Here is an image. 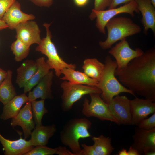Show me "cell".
I'll return each instance as SVG.
<instances>
[{
  "mask_svg": "<svg viewBox=\"0 0 155 155\" xmlns=\"http://www.w3.org/2000/svg\"><path fill=\"white\" fill-rule=\"evenodd\" d=\"M148 99H142L136 97L130 100L131 115V125H137L139 122L147 118L150 114L155 113V103Z\"/></svg>",
  "mask_w": 155,
  "mask_h": 155,
  "instance_id": "4fadbf2b",
  "label": "cell"
},
{
  "mask_svg": "<svg viewBox=\"0 0 155 155\" xmlns=\"http://www.w3.org/2000/svg\"><path fill=\"white\" fill-rule=\"evenodd\" d=\"M56 148H53L46 146H39L34 147L24 155H52L56 154Z\"/></svg>",
  "mask_w": 155,
  "mask_h": 155,
  "instance_id": "f1b7e54d",
  "label": "cell"
},
{
  "mask_svg": "<svg viewBox=\"0 0 155 155\" xmlns=\"http://www.w3.org/2000/svg\"><path fill=\"white\" fill-rule=\"evenodd\" d=\"M28 101L26 93L16 95L3 105L0 119L5 120L15 117L20 111L22 105Z\"/></svg>",
  "mask_w": 155,
  "mask_h": 155,
  "instance_id": "ffe728a7",
  "label": "cell"
},
{
  "mask_svg": "<svg viewBox=\"0 0 155 155\" xmlns=\"http://www.w3.org/2000/svg\"><path fill=\"white\" fill-rule=\"evenodd\" d=\"M53 76V71H50L37 84L33 90L29 92L28 101L31 102L39 98L45 100L52 99L51 88Z\"/></svg>",
  "mask_w": 155,
  "mask_h": 155,
  "instance_id": "ac0fdd59",
  "label": "cell"
},
{
  "mask_svg": "<svg viewBox=\"0 0 155 155\" xmlns=\"http://www.w3.org/2000/svg\"><path fill=\"white\" fill-rule=\"evenodd\" d=\"M61 73L64 76L60 79L68 80L71 83L96 86L98 85V82L85 73L76 71L74 69L69 68H64L61 70Z\"/></svg>",
  "mask_w": 155,
  "mask_h": 155,
  "instance_id": "603a6c76",
  "label": "cell"
},
{
  "mask_svg": "<svg viewBox=\"0 0 155 155\" xmlns=\"http://www.w3.org/2000/svg\"><path fill=\"white\" fill-rule=\"evenodd\" d=\"M137 126L140 128L149 130L155 128V113L150 117L140 121Z\"/></svg>",
  "mask_w": 155,
  "mask_h": 155,
  "instance_id": "f546056e",
  "label": "cell"
},
{
  "mask_svg": "<svg viewBox=\"0 0 155 155\" xmlns=\"http://www.w3.org/2000/svg\"><path fill=\"white\" fill-rule=\"evenodd\" d=\"M108 35L105 40L99 44L104 50L110 49L117 41L139 33L141 28L130 18L123 16L113 18L106 24Z\"/></svg>",
  "mask_w": 155,
  "mask_h": 155,
  "instance_id": "3957f363",
  "label": "cell"
},
{
  "mask_svg": "<svg viewBox=\"0 0 155 155\" xmlns=\"http://www.w3.org/2000/svg\"><path fill=\"white\" fill-rule=\"evenodd\" d=\"M81 149L79 155H98L93 145L89 146L85 144H81Z\"/></svg>",
  "mask_w": 155,
  "mask_h": 155,
  "instance_id": "d6a6232c",
  "label": "cell"
},
{
  "mask_svg": "<svg viewBox=\"0 0 155 155\" xmlns=\"http://www.w3.org/2000/svg\"><path fill=\"white\" fill-rule=\"evenodd\" d=\"M57 149L56 154L59 155H74V154L66 147L59 146L56 148Z\"/></svg>",
  "mask_w": 155,
  "mask_h": 155,
  "instance_id": "e575fe53",
  "label": "cell"
},
{
  "mask_svg": "<svg viewBox=\"0 0 155 155\" xmlns=\"http://www.w3.org/2000/svg\"><path fill=\"white\" fill-rule=\"evenodd\" d=\"M137 9L142 15L141 22L144 26V32L147 35L149 29L153 32L155 36V7L150 0H135Z\"/></svg>",
  "mask_w": 155,
  "mask_h": 155,
  "instance_id": "2e32d148",
  "label": "cell"
},
{
  "mask_svg": "<svg viewBox=\"0 0 155 155\" xmlns=\"http://www.w3.org/2000/svg\"><path fill=\"white\" fill-rule=\"evenodd\" d=\"M75 4L78 6L82 7L86 5L89 0H73Z\"/></svg>",
  "mask_w": 155,
  "mask_h": 155,
  "instance_id": "8d00e7d4",
  "label": "cell"
},
{
  "mask_svg": "<svg viewBox=\"0 0 155 155\" xmlns=\"http://www.w3.org/2000/svg\"><path fill=\"white\" fill-rule=\"evenodd\" d=\"M13 127L20 126L23 130L24 139L28 138L30 135L32 131L35 127L33 120L31 102L28 101L14 117L12 118L11 123Z\"/></svg>",
  "mask_w": 155,
  "mask_h": 155,
  "instance_id": "5bb4252c",
  "label": "cell"
},
{
  "mask_svg": "<svg viewBox=\"0 0 155 155\" xmlns=\"http://www.w3.org/2000/svg\"><path fill=\"white\" fill-rule=\"evenodd\" d=\"M35 18L34 15L22 11L20 3L16 1L5 13L1 20L6 23L8 28L13 30L19 24Z\"/></svg>",
  "mask_w": 155,
  "mask_h": 155,
  "instance_id": "9a60e30c",
  "label": "cell"
},
{
  "mask_svg": "<svg viewBox=\"0 0 155 155\" xmlns=\"http://www.w3.org/2000/svg\"><path fill=\"white\" fill-rule=\"evenodd\" d=\"M93 145L98 155H110L114 150L111 144V139L102 135L99 137H92Z\"/></svg>",
  "mask_w": 155,
  "mask_h": 155,
  "instance_id": "484cf974",
  "label": "cell"
},
{
  "mask_svg": "<svg viewBox=\"0 0 155 155\" xmlns=\"http://www.w3.org/2000/svg\"><path fill=\"white\" fill-rule=\"evenodd\" d=\"M8 28L6 23L2 20L0 19V31Z\"/></svg>",
  "mask_w": 155,
  "mask_h": 155,
  "instance_id": "ab89813d",
  "label": "cell"
},
{
  "mask_svg": "<svg viewBox=\"0 0 155 155\" xmlns=\"http://www.w3.org/2000/svg\"><path fill=\"white\" fill-rule=\"evenodd\" d=\"M119 81L135 94L155 101V49L151 48L116 71Z\"/></svg>",
  "mask_w": 155,
  "mask_h": 155,
  "instance_id": "6da1fadb",
  "label": "cell"
},
{
  "mask_svg": "<svg viewBox=\"0 0 155 155\" xmlns=\"http://www.w3.org/2000/svg\"><path fill=\"white\" fill-rule=\"evenodd\" d=\"M110 49L108 52L115 59L117 65L116 71H117L125 69L131 61L140 56L144 52L139 48L135 50L132 49L126 38L121 40Z\"/></svg>",
  "mask_w": 155,
  "mask_h": 155,
  "instance_id": "9c48e42d",
  "label": "cell"
},
{
  "mask_svg": "<svg viewBox=\"0 0 155 155\" xmlns=\"http://www.w3.org/2000/svg\"><path fill=\"white\" fill-rule=\"evenodd\" d=\"M104 67V64L95 58L85 59L82 66L84 73L98 83L101 78Z\"/></svg>",
  "mask_w": 155,
  "mask_h": 155,
  "instance_id": "cb8c5ba5",
  "label": "cell"
},
{
  "mask_svg": "<svg viewBox=\"0 0 155 155\" xmlns=\"http://www.w3.org/2000/svg\"><path fill=\"white\" fill-rule=\"evenodd\" d=\"M16 0H0V19Z\"/></svg>",
  "mask_w": 155,
  "mask_h": 155,
  "instance_id": "4dcf8cb0",
  "label": "cell"
},
{
  "mask_svg": "<svg viewBox=\"0 0 155 155\" xmlns=\"http://www.w3.org/2000/svg\"><path fill=\"white\" fill-rule=\"evenodd\" d=\"M11 50L14 55V59L16 62H20L26 58L29 55L30 46L20 40L16 39L11 46Z\"/></svg>",
  "mask_w": 155,
  "mask_h": 155,
  "instance_id": "4316f807",
  "label": "cell"
},
{
  "mask_svg": "<svg viewBox=\"0 0 155 155\" xmlns=\"http://www.w3.org/2000/svg\"><path fill=\"white\" fill-rule=\"evenodd\" d=\"M7 74V71L0 68V85L5 78Z\"/></svg>",
  "mask_w": 155,
  "mask_h": 155,
  "instance_id": "f35d334b",
  "label": "cell"
},
{
  "mask_svg": "<svg viewBox=\"0 0 155 155\" xmlns=\"http://www.w3.org/2000/svg\"><path fill=\"white\" fill-rule=\"evenodd\" d=\"M20 139L15 140L7 139L0 133V142L1 144L5 155H24L34 146L30 140L23 139L20 135Z\"/></svg>",
  "mask_w": 155,
  "mask_h": 155,
  "instance_id": "e0dca14e",
  "label": "cell"
},
{
  "mask_svg": "<svg viewBox=\"0 0 155 155\" xmlns=\"http://www.w3.org/2000/svg\"><path fill=\"white\" fill-rule=\"evenodd\" d=\"M37 67L36 61L27 59L17 69L16 82L20 88L24 87L36 72Z\"/></svg>",
  "mask_w": 155,
  "mask_h": 155,
  "instance_id": "44dd1931",
  "label": "cell"
},
{
  "mask_svg": "<svg viewBox=\"0 0 155 155\" xmlns=\"http://www.w3.org/2000/svg\"><path fill=\"white\" fill-rule=\"evenodd\" d=\"M37 64L36 71L33 75L24 86V93L29 92L50 71V67L46 63L44 57H42L36 61Z\"/></svg>",
  "mask_w": 155,
  "mask_h": 155,
  "instance_id": "7402d4cb",
  "label": "cell"
},
{
  "mask_svg": "<svg viewBox=\"0 0 155 155\" xmlns=\"http://www.w3.org/2000/svg\"><path fill=\"white\" fill-rule=\"evenodd\" d=\"M127 155H140V154L136 149L131 146L128 151H127Z\"/></svg>",
  "mask_w": 155,
  "mask_h": 155,
  "instance_id": "74e56055",
  "label": "cell"
},
{
  "mask_svg": "<svg viewBox=\"0 0 155 155\" xmlns=\"http://www.w3.org/2000/svg\"><path fill=\"white\" fill-rule=\"evenodd\" d=\"M30 0L35 5L39 7H49L53 3V0Z\"/></svg>",
  "mask_w": 155,
  "mask_h": 155,
  "instance_id": "836d02e7",
  "label": "cell"
},
{
  "mask_svg": "<svg viewBox=\"0 0 155 155\" xmlns=\"http://www.w3.org/2000/svg\"><path fill=\"white\" fill-rule=\"evenodd\" d=\"M151 2L154 5V6L155 7V0H150Z\"/></svg>",
  "mask_w": 155,
  "mask_h": 155,
  "instance_id": "b9f144b4",
  "label": "cell"
},
{
  "mask_svg": "<svg viewBox=\"0 0 155 155\" xmlns=\"http://www.w3.org/2000/svg\"><path fill=\"white\" fill-rule=\"evenodd\" d=\"M112 0H94V10L96 11L104 10L111 5Z\"/></svg>",
  "mask_w": 155,
  "mask_h": 155,
  "instance_id": "1f68e13d",
  "label": "cell"
},
{
  "mask_svg": "<svg viewBox=\"0 0 155 155\" xmlns=\"http://www.w3.org/2000/svg\"><path fill=\"white\" fill-rule=\"evenodd\" d=\"M7 72L6 76L0 85V102L3 105L17 95L15 89L12 83V71L8 70Z\"/></svg>",
  "mask_w": 155,
  "mask_h": 155,
  "instance_id": "d4e9b609",
  "label": "cell"
},
{
  "mask_svg": "<svg viewBox=\"0 0 155 155\" xmlns=\"http://www.w3.org/2000/svg\"><path fill=\"white\" fill-rule=\"evenodd\" d=\"M63 90L61 96V108L64 112L69 111L75 102L84 95L92 93L101 94V90L97 87L74 84L64 81L61 85Z\"/></svg>",
  "mask_w": 155,
  "mask_h": 155,
  "instance_id": "8992f818",
  "label": "cell"
},
{
  "mask_svg": "<svg viewBox=\"0 0 155 155\" xmlns=\"http://www.w3.org/2000/svg\"><path fill=\"white\" fill-rule=\"evenodd\" d=\"M132 139L131 146L140 155H155V128L147 130L136 127Z\"/></svg>",
  "mask_w": 155,
  "mask_h": 155,
  "instance_id": "30bf717a",
  "label": "cell"
},
{
  "mask_svg": "<svg viewBox=\"0 0 155 155\" xmlns=\"http://www.w3.org/2000/svg\"><path fill=\"white\" fill-rule=\"evenodd\" d=\"M56 131L57 128L54 124L46 126L42 125L36 126L31 133L30 140L34 146H46L49 139Z\"/></svg>",
  "mask_w": 155,
  "mask_h": 155,
  "instance_id": "d6986e66",
  "label": "cell"
},
{
  "mask_svg": "<svg viewBox=\"0 0 155 155\" xmlns=\"http://www.w3.org/2000/svg\"><path fill=\"white\" fill-rule=\"evenodd\" d=\"M45 99L31 102L33 117L36 126L42 125V121L44 115L48 112L44 106Z\"/></svg>",
  "mask_w": 155,
  "mask_h": 155,
  "instance_id": "83f0119b",
  "label": "cell"
},
{
  "mask_svg": "<svg viewBox=\"0 0 155 155\" xmlns=\"http://www.w3.org/2000/svg\"><path fill=\"white\" fill-rule=\"evenodd\" d=\"M104 67L100 81L97 87L101 91L100 96L103 101L108 104L114 96L121 93H129L134 96L135 94L121 84L115 77L117 67L115 61L109 56H107L104 62Z\"/></svg>",
  "mask_w": 155,
  "mask_h": 155,
  "instance_id": "277c9868",
  "label": "cell"
},
{
  "mask_svg": "<svg viewBox=\"0 0 155 155\" xmlns=\"http://www.w3.org/2000/svg\"><path fill=\"white\" fill-rule=\"evenodd\" d=\"M109 111L120 125H131L130 100L125 96L117 95L108 104Z\"/></svg>",
  "mask_w": 155,
  "mask_h": 155,
  "instance_id": "8fae6325",
  "label": "cell"
},
{
  "mask_svg": "<svg viewBox=\"0 0 155 155\" xmlns=\"http://www.w3.org/2000/svg\"><path fill=\"white\" fill-rule=\"evenodd\" d=\"M51 23H45L43 26L46 30V36L42 39L40 44L36 48L35 50L45 55L48 58L46 61L51 69H54L55 75L59 77L63 69L69 68L75 69V64H68L64 61L58 54L56 47L52 42V35L49 27Z\"/></svg>",
  "mask_w": 155,
  "mask_h": 155,
  "instance_id": "5b68a950",
  "label": "cell"
},
{
  "mask_svg": "<svg viewBox=\"0 0 155 155\" xmlns=\"http://www.w3.org/2000/svg\"><path fill=\"white\" fill-rule=\"evenodd\" d=\"M134 0H112V2L108 7V9L116 8L119 5L127 3Z\"/></svg>",
  "mask_w": 155,
  "mask_h": 155,
  "instance_id": "d590c367",
  "label": "cell"
},
{
  "mask_svg": "<svg viewBox=\"0 0 155 155\" xmlns=\"http://www.w3.org/2000/svg\"><path fill=\"white\" fill-rule=\"evenodd\" d=\"M118 155H127V151L126 149L122 148L118 152Z\"/></svg>",
  "mask_w": 155,
  "mask_h": 155,
  "instance_id": "60d3db41",
  "label": "cell"
},
{
  "mask_svg": "<svg viewBox=\"0 0 155 155\" xmlns=\"http://www.w3.org/2000/svg\"><path fill=\"white\" fill-rule=\"evenodd\" d=\"M92 11L89 18L92 20L96 18V26L99 31L103 34H105L106 24L115 16L125 13H128L133 17L135 16V12L139 13L135 0L118 8L102 11H96L93 9Z\"/></svg>",
  "mask_w": 155,
  "mask_h": 155,
  "instance_id": "ba28073f",
  "label": "cell"
},
{
  "mask_svg": "<svg viewBox=\"0 0 155 155\" xmlns=\"http://www.w3.org/2000/svg\"><path fill=\"white\" fill-rule=\"evenodd\" d=\"M100 94L99 93L90 94V103L88 98H85L82 105L83 114L87 117H95L100 120L110 121L120 125L118 121L111 113L108 104L103 101Z\"/></svg>",
  "mask_w": 155,
  "mask_h": 155,
  "instance_id": "52a82bcc",
  "label": "cell"
},
{
  "mask_svg": "<svg viewBox=\"0 0 155 155\" xmlns=\"http://www.w3.org/2000/svg\"><path fill=\"white\" fill-rule=\"evenodd\" d=\"M92 125L91 122L86 118L69 120L65 124L60 132L61 143L69 146L74 155H79L82 149L79 140L91 136L88 130Z\"/></svg>",
  "mask_w": 155,
  "mask_h": 155,
  "instance_id": "7a4b0ae2",
  "label": "cell"
},
{
  "mask_svg": "<svg viewBox=\"0 0 155 155\" xmlns=\"http://www.w3.org/2000/svg\"><path fill=\"white\" fill-rule=\"evenodd\" d=\"M15 29L16 38L28 46L34 44H39L41 41L40 30L35 21L30 20L20 24Z\"/></svg>",
  "mask_w": 155,
  "mask_h": 155,
  "instance_id": "7c38bea8",
  "label": "cell"
}]
</instances>
